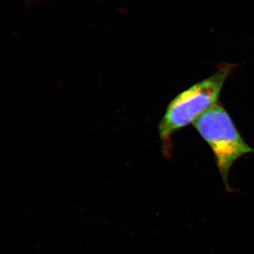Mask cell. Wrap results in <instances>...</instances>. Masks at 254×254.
Instances as JSON below:
<instances>
[{"instance_id":"obj_1","label":"cell","mask_w":254,"mask_h":254,"mask_svg":"<svg viewBox=\"0 0 254 254\" xmlns=\"http://www.w3.org/2000/svg\"><path fill=\"white\" fill-rule=\"evenodd\" d=\"M235 68L233 64H221L210 77L182 92L170 102L159 125L165 148H168L170 137L175 131L193 123L205 110L218 103L224 83Z\"/></svg>"},{"instance_id":"obj_2","label":"cell","mask_w":254,"mask_h":254,"mask_svg":"<svg viewBox=\"0 0 254 254\" xmlns=\"http://www.w3.org/2000/svg\"><path fill=\"white\" fill-rule=\"evenodd\" d=\"M193 126L209 145L227 190L228 174L234 163L254 149L242 138L231 117L219 102L212 105L193 122Z\"/></svg>"}]
</instances>
